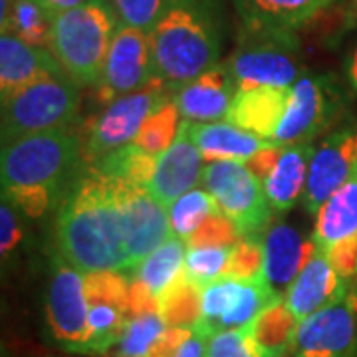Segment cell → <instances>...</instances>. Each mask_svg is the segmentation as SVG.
<instances>
[{"mask_svg": "<svg viewBox=\"0 0 357 357\" xmlns=\"http://www.w3.org/2000/svg\"><path fill=\"white\" fill-rule=\"evenodd\" d=\"M155 163H157L155 155H149L141 147H137L135 143H131V145H126L114 153L105 155L102 159L89 163L88 167L109 178L147 185L151 175H153Z\"/></svg>", "mask_w": 357, "mask_h": 357, "instance_id": "30", "label": "cell"}, {"mask_svg": "<svg viewBox=\"0 0 357 357\" xmlns=\"http://www.w3.org/2000/svg\"><path fill=\"white\" fill-rule=\"evenodd\" d=\"M117 28L119 20L107 0H93L54 18L48 50L74 84L96 88Z\"/></svg>", "mask_w": 357, "mask_h": 357, "instance_id": "4", "label": "cell"}, {"mask_svg": "<svg viewBox=\"0 0 357 357\" xmlns=\"http://www.w3.org/2000/svg\"><path fill=\"white\" fill-rule=\"evenodd\" d=\"M54 54L48 48L32 46L14 34L0 36V100L6 102L18 91L50 74H60Z\"/></svg>", "mask_w": 357, "mask_h": 357, "instance_id": "20", "label": "cell"}, {"mask_svg": "<svg viewBox=\"0 0 357 357\" xmlns=\"http://www.w3.org/2000/svg\"><path fill=\"white\" fill-rule=\"evenodd\" d=\"M187 250V243L173 234L141 262L133 272V278L143 282L155 296H161L167 286L177 278L178 272H183Z\"/></svg>", "mask_w": 357, "mask_h": 357, "instance_id": "29", "label": "cell"}, {"mask_svg": "<svg viewBox=\"0 0 357 357\" xmlns=\"http://www.w3.org/2000/svg\"><path fill=\"white\" fill-rule=\"evenodd\" d=\"M181 123H183V117L178 114L175 93H173L147 117V121L143 123L139 135L135 139V145L149 155L157 157L175 141Z\"/></svg>", "mask_w": 357, "mask_h": 357, "instance_id": "31", "label": "cell"}, {"mask_svg": "<svg viewBox=\"0 0 357 357\" xmlns=\"http://www.w3.org/2000/svg\"><path fill=\"white\" fill-rule=\"evenodd\" d=\"M227 276L236 280H255L264 276V244L258 236L238 238L230 246Z\"/></svg>", "mask_w": 357, "mask_h": 357, "instance_id": "35", "label": "cell"}, {"mask_svg": "<svg viewBox=\"0 0 357 357\" xmlns=\"http://www.w3.org/2000/svg\"><path fill=\"white\" fill-rule=\"evenodd\" d=\"M112 181L123 227L126 274L133 276L141 262L173 236L169 208L145 185L117 178Z\"/></svg>", "mask_w": 357, "mask_h": 357, "instance_id": "10", "label": "cell"}, {"mask_svg": "<svg viewBox=\"0 0 357 357\" xmlns=\"http://www.w3.org/2000/svg\"><path fill=\"white\" fill-rule=\"evenodd\" d=\"M40 6L50 14V16H58V14L66 13V10H72V8H77L82 4H88V2H93V0H36Z\"/></svg>", "mask_w": 357, "mask_h": 357, "instance_id": "45", "label": "cell"}, {"mask_svg": "<svg viewBox=\"0 0 357 357\" xmlns=\"http://www.w3.org/2000/svg\"><path fill=\"white\" fill-rule=\"evenodd\" d=\"M229 248H189L187 258H185V272L197 286H208L213 282L220 280L227 276V266H229Z\"/></svg>", "mask_w": 357, "mask_h": 357, "instance_id": "34", "label": "cell"}, {"mask_svg": "<svg viewBox=\"0 0 357 357\" xmlns=\"http://www.w3.org/2000/svg\"><path fill=\"white\" fill-rule=\"evenodd\" d=\"M357 165V129H342L314 149L302 204L318 215L321 204L344 185Z\"/></svg>", "mask_w": 357, "mask_h": 357, "instance_id": "15", "label": "cell"}, {"mask_svg": "<svg viewBox=\"0 0 357 357\" xmlns=\"http://www.w3.org/2000/svg\"><path fill=\"white\" fill-rule=\"evenodd\" d=\"M208 333L204 332L203 328L195 326L192 333L187 337V342L181 345L175 357H204L206 354V342H208Z\"/></svg>", "mask_w": 357, "mask_h": 357, "instance_id": "44", "label": "cell"}, {"mask_svg": "<svg viewBox=\"0 0 357 357\" xmlns=\"http://www.w3.org/2000/svg\"><path fill=\"white\" fill-rule=\"evenodd\" d=\"M236 89L252 86L292 88L302 77L298 38L294 30L243 24L236 48L229 58Z\"/></svg>", "mask_w": 357, "mask_h": 357, "instance_id": "5", "label": "cell"}, {"mask_svg": "<svg viewBox=\"0 0 357 357\" xmlns=\"http://www.w3.org/2000/svg\"><path fill=\"white\" fill-rule=\"evenodd\" d=\"M117 357H128V356H117Z\"/></svg>", "mask_w": 357, "mask_h": 357, "instance_id": "48", "label": "cell"}, {"mask_svg": "<svg viewBox=\"0 0 357 357\" xmlns=\"http://www.w3.org/2000/svg\"><path fill=\"white\" fill-rule=\"evenodd\" d=\"M342 109V93L332 77L304 74L290 91L288 112L274 135V143L300 145L310 143L330 128Z\"/></svg>", "mask_w": 357, "mask_h": 357, "instance_id": "12", "label": "cell"}, {"mask_svg": "<svg viewBox=\"0 0 357 357\" xmlns=\"http://www.w3.org/2000/svg\"><path fill=\"white\" fill-rule=\"evenodd\" d=\"M203 153L192 141L191 121L183 119L175 141L161 155H157L155 171L145 185L167 208L183 195H187L203 181Z\"/></svg>", "mask_w": 357, "mask_h": 357, "instance_id": "16", "label": "cell"}, {"mask_svg": "<svg viewBox=\"0 0 357 357\" xmlns=\"http://www.w3.org/2000/svg\"><path fill=\"white\" fill-rule=\"evenodd\" d=\"M357 234V165L344 185L321 204L316 215L314 244L328 252L333 244Z\"/></svg>", "mask_w": 357, "mask_h": 357, "instance_id": "24", "label": "cell"}, {"mask_svg": "<svg viewBox=\"0 0 357 357\" xmlns=\"http://www.w3.org/2000/svg\"><path fill=\"white\" fill-rule=\"evenodd\" d=\"M46 321L54 342L66 351L89 356V302L86 274L54 256L46 296Z\"/></svg>", "mask_w": 357, "mask_h": 357, "instance_id": "9", "label": "cell"}, {"mask_svg": "<svg viewBox=\"0 0 357 357\" xmlns=\"http://www.w3.org/2000/svg\"><path fill=\"white\" fill-rule=\"evenodd\" d=\"M356 294H357V290H356Z\"/></svg>", "mask_w": 357, "mask_h": 357, "instance_id": "50", "label": "cell"}, {"mask_svg": "<svg viewBox=\"0 0 357 357\" xmlns=\"http://www.w3.org/2000/svg\"><path fill=\"white\" fill-rule=\"evenodd\" d=\"M294 357H302V356H294Z\"/></svg>", "mask_w": 357, "mask_h": 357, "instance_id": "49", "label": "cell"}, {"mask_svg": "<svg viewBox=\"0 0 357 357\" xmlns=\"http://www.w3.org/2000/svg\"><path fill=\"white\" fill-rule=\"evenodd\" d=\"M264 278L276 290H288L298 278L302 268L312 258L316 244L314 238L302 236V232L286 222H276L264 234Z\"/></svg>", "mask_w": 357, "mask_h": 357, "instance_id": "21", "label": "cell"}, {"mask_svg": "<svg viewBox=\"0 0 357 357\" xmlns=\"http://www.w3.org/2000/svg\"><path fill=\"white\" fill-rule=\"evenodd\" d=\"M167 330L165 319L161 314H145L131 318L129 326L119 340V356L147 357L155 342Z\"/></svg>", "mask_w": 357, "mask_h": 357, "instance_id": "33", "label": "cell"}, {"mask_svg": "<svg viewBox=\"0 0 357 357\" xmlns=\"http://www.w3.org/2000/svg\"><path fill=\"white\" fill-rule=\"evenodd\" d=\"M155 77L149 32L119 24L107 60L103 66L96 96L102 103H112L121 96L143 89Z\"/></svg>", "mask_w": 357, "mask_h": 357, "instance_id": "13", "label": "cell"}, {"mask_svg": "<svg viewBox=\"0 0 357 357\" xmlns=\"http://www.w3.org/2000/svg\"><path fill=\"white\" fill-rule=\"evenodd\" d=\"M203 288L187 276L185 268L159 296V314L167 328H195L201 321Z\"/></svg>", "mask_w": 357, "mask_h": 357, "instance_id": "27", "label": "cell"}, {"mask_svg": "<svg viewBox=\"0 0 357 357\" xmlns=\"http://www.w3.org/2000/svg\"><path fill=\"white\" fill-rule=\"evenodd\" d=\"M280 145H272V147H268L264 151H260V153H256L250 161H246V167L255 173L256 177L260 178V181H264L268 177V173L272 171V167L276 165V161H278V155H280Z\"/></svg>", "mask_w": 357, "mask_h": 357, "instance_id": "43", "label": "cell"}, {"mask_svg": "<svg viewBox=\"0 0 357 357\" xmlns=\"http://www.w3.org/2000/svg\"><path fill=\"white\" fill-rule=\"evenodd\" d=\"M351 282L344 280L324 250L316 248L298 278L286 290L284 302L300 321L328 307L351 292Z\"/></svg>", "mask_w": 357, "mask_h": 357, "instance_id": "17", "label": "cell"}, {"mask_svg": "<svg viewBox=\"0 0 357 357\" xmlns=\"http://www.w3.org/2000/svg\"><path fill=\"white\" fill-rule=\"evenodd\" d=\"M204 189L213 195L222 215L232 220L241 238L258 236L270 222L272 206L262 181L241 161H213L204 167Z\"/></svg>", "mask_w": 357, "mask_h": 357, "instance_id": "7", "label": "cell"}, {"mask_svg": "<svg viewBox=\"0 0 357 357\" xmlns=\"http://www.w3.org/2000/svg\"><path fill=\"white\" fill-rule=\"evenodd\" d=\"M204 357H270L246 328L222 330L206 342Z\"/></svg>", "mask_w": 357, "mask_h": 357, "instance_id": "37", "label": "cell"}, {"mask_svg": "<svg viewBox=\"0 0 357 357\" xmlns=\"http://www.w3.org/2000/svg\"><path fill=\"white\" fill-rule=\"evenodd\" d=\"M119 24L151 32L165 14L171 0H107Z\"/></svg>", "mask_w": 357, "mask_h": 357, "instance_id": "36", "label": "cell"}, {"mask_svg": "<svg viewBox=\"0 0 357 357\" xmlns=\"http://www.w3.org/2000/svg\"><path fill=\"white\" fill-rule=\"evenodd\" d=\"M149 42L155 77L173 91L218 64V30L204 0H171Z\"/></svg>", "mask_w": 357, "mask_h": 357, "instance_id": "3", "label": "cell"}, {"mask_svg": "<svg viewBox=\"0 0 357 357\" xmlns=\"http://www.w3.org/2000/svg\"><path fill=\"white\" fill-rule=\"evenodd\" d=\"M192 333V328H167L161 333V337L155 342L147 357H175L181 345L187 342V337Z\"/></svg>", "mask_w": 357, "mask_h": 357, "instance_id": "42", "label": "cell"}, {"mask_svg": "<svg viewBox=\"0 0 357 357\" xmlns=\"http://www.w3.org/2000/svg\"><path fill=\"white\" fill-rule=\"evenodd\" d=\"M234 93L236 82L229 64H217L175 89V103L183 119L191 123H208L227 117Z\"/></svg>", "mask_w": 357, "mask_h": 357, "instance_id": "18", "label": "cell"}, {"mask_svg": "<svg viewBox=\"0 0 357 357\" xmlns=\"http://www.w3.org/2000/svg\"><path fill=\"white\" fill-rule=\"evenodd\" d=\"M238 238L241 236L236 232V227L232 225V220L227 215H222L218 208L199 227V230L189 238L187 246L189 248H213V246L229 248Z\"/></svg>", "mask_w": 357, "mask_h": 357, "instance_id": "38", "label": "cell"}, {"mask_svg": "<svg viewBox=\"0 0 357 357\" xmlns=\"http://www.w3.org/2000/svg\"><path fill=\"white\" fill-rule=\"evenodd\" d=\"M171 91L173 89L167 84L153 77L139 91L121 96L107 103V107L91 121L88 135L84 139V153L88 165L126 145L135 143L147 117L173 96Z\"/></svg>", "mask_w": 357, "mask_h": 357, "instance_id": "8", "label": "cell"}, {"mask_svg": "<svg viewBox=\"0 0 357 357\" xmlns=\"http://www.w3.org/2000/svg\"><path fill=\"white\" fill-rule=\"evenodd\" d=\"M58 255L84 274L123 272L126 243L114 181L89 169L60 203Z\"/></svg>", "mask_w": 357, "mask_h": 357, "instance_id": "2", "label": "cell"}, {"mask_svg": "<svg viewBox=\"0 0 357 357\" xmlns=\"http://www.w3.org/2000/svg\"><path fill=\"white\" fill-rule=\"evenodd\" d=\"M2 32L14 34L32 46L48 48L54 16L46 13L36 0H10L0 10Z\"/></svg>", "mask_w": 357, "mask_h": 357, "instance_id": "28", "label": "cell"}, {"mask_svg": "<svg viewBox=\"0 0 357 357\" xmlns=\"http://www.w3.org/2000/svg\"><path fill=\"white\" fill-rule=\"evenodd\" d=\"M192 141L197 143L204 161H250L256 153L274 145V141L256 137L229 121L191 123Z\"/></svg>", "mask_w": 357, "mask_h": 357, "instance_id": "22", "label": "cell"}, {"mask_svg": "<svg viewBox=\"0 0 357 357\" xmlns=\"http://www.w3.org/2000/svg\"><path fill=\"white\" fill-rule=\"evenodd\" d=\"M284 298L276 292L266 278L236 280L220 278L203 288L201 321L197 324L208 335L222 330L246 328L270 304Z\"/></svg>", "mask_w": 357, "mask_h": 357, "instance_id": "11", "label": "cell"}, {"mask_svg": "<svg viewBox=\"0 0 357 357\" xmlns=\"http://www.w3.org/2000/svg\"><path fill=\"white\" fill-rule=\"evenodd\" d=\"M129 284V314L131 318L145 314H159V296H155L145 284L133 276Z\"/></svg>", "mask_w": 357, "mask_h": 357, "instance_id": "41", "label": "cell"}, {"mask_svg": "<svg viewBox=\"0 0 357 357\" xmlns=\"http://www.w3.org/2000/svg\"><path fill=\"white\" fill-rule=\"evenodd\" d=\"M8 2H10V0H2V8H6V6H8Z\"/></svg>", "mask_w": 357, "mask_h": 357, "instance_id": "47", "label": "cell"}, {"mask_svg": "<svg viewBox=\"0 0 357 357\" xmlns=\"http://www.w3.org/2000/svg\"><path fill=\"white\" fill-rule=\"evenodd\" d=\"M335 0H234L243 24L296 30Z\"/></svg>", "mask_w": 357, "mask_h": 357, "instance_id": "25", "label": "cell"}, {"mask_svg": "<svg viewBox=\"0 0 357 357\" xmlns=\"http://www.w3.org/2000/svg\"><path fill=\"white\" fill-rule=\"evenodd\" d=\"M86 171L84 141L70 128L20 137L2 145V199L40 217L62 203Z\"/></svg>", "mask_w": 357, "mask_h": 357, "instance_id": "1", "label": "cell"}, {"mask_svg": "<svg viewBox=\"0 0 357 357\" xmlns=\"http://www.w3.org/2000/svg\"><path fill=\"white\" fill-rule=\"evenodd\" d=\"M347 76H349L351 86L357 89V48L354 50V54H351L349 62H347Z\"/></svg>", "mask_w": 357, "mask_h": 357, "instance_id": "46", "label": "cell"}, {"mask_svg": "<svg viewBox=\"0 0 357 357\" xmlns=\"http://www.w3.org/2000/svg\"><path fill=\"white\" fill-rule=\"evenodd\" d=\"M0 252L6 258L16 248V244L22 241V229L14 213V204L6 199H2L0 206Z\"/></svg>", "mask_w": 357, "mask_h": 357, "instance_id": "40", "label": "cell"}, {"mask_svg": "<svg viewBox=\"0 0 357 357\" xmlns=\"http://www.w3.org/2000/svg\"><path fill=\"white\" fill-rule=\"evenodd\" d=\"M312 143L282 147L276 165L262 181L268 203L274 211H290L298 199L304 197L307 183V169L314 155Z\"/></svg>", "mask_w": 357, "mask_h": 357, "instance_id": "23", "label": "cell"}, {"mask_svg": "<svg viewBox=\"0 0 357 357\" xmlns=\"http://www.w3.org/2000/svg\"><path fill=\"white\" fill-rule=\"evenodd\" d=\"M290 91L292 88L278 86H252L236 89L225 119L256 137L274 141V135L288 112Z\"/></svg>", "mask_w": 357, "mask_h": 357, "instance_id": "19", "label": "cell"}, {"mask_svg": "<svg viewBox=\"0 0 357 357\" xmlns=\"http://www.w3.org/2000/svg\"><path fill=\"white\" fill-rule=\"evenodd\" d=\"M79 112V86L64 72L34 82L2 102V145L10 141L68 129Z\"/></svg>", "mask_w": 357, "mask_h": 357, "instance_id": "6", "label": "cell"}, {"mask_svg": "<svg viewBox=\"0 0 357 357\" xmlns=\"http://www.w3.org/2000/svg\"><path fill=\"white\" fill-rule=\"evenodd\" d=\"M215 211H218V204L211 192L206 189H192L177 199L169 208L173 234L189 243V238Z\"/></svg>", "mask_w": 357, "mask_h": 357, "instance_id": "32", "label": "cell"}, {"mask_svg": "<svg viewBox=\"0 0 357 357\" xmlns=\"http://www.w3.org/2000/svg\"><path fill=\"white\" fill-rule=\"evenodd\" d=\"M332 266L344 280L351 282L357 276V234L351 238H345L342 243L333 244L326 252Z\"/></svg>", "mask_w": 357, "mask_h": 357, "instance_id": "39", "label": "cell"}, {"mask_svg": "<svg viewBox=\"0 0 357 357\" xmlns=\"http://www.w3.org/2000/svg\"><path fill=\"white\" fill-rule=\"evenodd\" d=\"M294 349L302 357H356L357 294L349 292L300 321Z\"/></svg>", "mask_w": 357, "mask_h": 357, "instance_id": "14", "label": "cell"}, {"mask_svg": "<svg viewBox=\"0 0 357 357\" xmlns=\"http://www.w3.org/2000/svg\"><path fill=\"white\" fill-rule=\"evenodd\" d=\"M298 328H300V319L286 306L284 298L264 307L246 326V330L252 333V337L270 357H284V354L294 347Z\"/></svg>", "mask_w": 357, "mask_h": 357, "instance_id": "26", "label": "cell"}]
</instances>
